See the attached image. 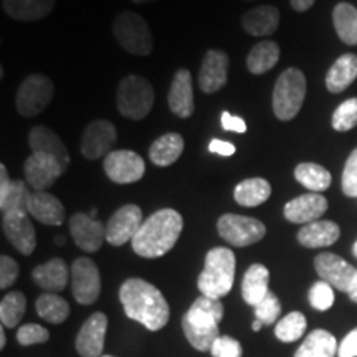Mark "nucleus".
Masks as SVG:
<instances>
[{
  "instance_id": "obj_55",
  "label": "nucleus",
  "mask_w": 357,
  "mask_h": 357,
  "mask_svg": "<svg viewBox=\"0 0 357 357\" xmlns=\"http://www.w3.org/2000/svg\"><path fill=\"white\" fill-rule=\"evenodd\" d=\"M132 3H151V2H155V0H131Z\"/></svg>"
},
{
  "instance_id": "obj_4",
  "label": "nucleus",
  "mask_w": 357,
  "mask_h": 357,
  "mask_svg": "<svg viewBox=\"0 0 357 357\" xmlns=\"http://www.w3.org/2000/svg\"><path fill=\"white\" fill-rule=\"evenodd\" d=\"M235 253L227 247H215L205 255L204 270L197 278V288L204 296L220 300L234 288Z\"/></svg>"
},
{
  "instance_id": "obj_34",
  "label": "nucleus",
  "mask_w": 357,
  "mask_h": 357,
  "mask_svg": "<svg viewBox=\"0 0 357 357\" xmlns=\"http://www.w3.org/2000/svg\"><path fill=\"white\" fill-rule=\"evenodd\" d=\"M294 178H296L303 187H306L307 190L316 192V194L328 190L333 182L331 172L326 167L314 162L298 164V166L294 167Z\"/></svg>"
},
{
  "instance_id": "obj_11",
  "label": "nucleus",
  "mask_w": 357,
  "mask_h": 357,
  "mask_svg": "<svg viewBox=\"0 0 357 357\" xmlns=\"http://www.w3.org/2000/svg\"><path fill=\"white\" fill-rule=\"evenodd\" d=\"M71 291L77 303L89 306L101 293V275L96 263L88 257H79L71 265Z\"/></svg>"
},
{
  "instance_id": "obj_51",
  "label": "nucleus",
  "mask_w": 357,
  "mask_h": 357,
  "mask_svg": "<svg viewBox=\"0 0 357 357\" xmlns=\"http://www.w3.org/2000/svg\"><path fill=\"white\" fill-rule=\"evenodd\" d=\"M314 2H316V0H289L293 10H296V12L310 10V8L314 6Z\"/></svg>"
},
{
  "instance_id": "obj_33",
  "label": "nucleus",
  "mask_w": 357,
  "mask_h": 357,
  "mask_svg": "<svg viewBox=\"0 0 357 357\" xmlns=\"http://www.w3.org/2000/svg\"><path fill=\"white\" fill-rule=\"evenodd\" d=\"M337 349V341L331 333L326 329H314L298 347L294 357H336Z\"/></svg>"
},
{
  "instance_id": "obj_24",
  "label": "nucleus",
  "mask_w": 357,
  "mask_h": 357,
  "mask_svg": "<svg viewBox=\"0 0 357 357\" xmlns=\"http://www.w3.org/2000/svg\"><path fill=\"white\" fill-rule=\"evenodd\" d=\"M29 213L45 225L58 227L65 222V205L48 192H32L29 200Z\"/></svg>"
},
{
  "instance_id": "obj_50",
  "label": "nucleus",
  "mask_w": 357,
  "mask_h": 357,
  "mask_svg": "<svg viewBox=\"0 0 357 357\" xmlns=\"http://www.w3.org/2000/svg\"><path fill=\"white\" fill-rule=\"evenodd\" d=\"M12 178L8 176L7 166L6 164H0V202L6 200V197L8 195V192L12 189Z\"/></svg>"
},
{
  "instance_id": "obj_38",
  "label": "nucleus",
  "mask_w": 357,
  "mask_h": 357,
  "mask_svg": "<svg viewBox=\"0 0 357 357\" xmlns=\"http://www.w3.org/2000/svg\"><path fill=\"white\" fill-rule=\"evenodd\" d=\"M307 328V321L305 314L300 311H291L283 316L275 326V336L281 342H294L298 341Z\"/></svg>"
},
{
  "instance_id": "obj_48",
  "label": "nucleus",
  "mask_w": 357,
  "mask_h": 357,
  "mask_svg": "<svg viewBox=\"0 0 357 357\" xmlns=\"http://www.w3.org/2000/svg\"><path fill=\"white\" fill-rule=\"evenodd\" d=\"M337 357H357V328L342 339L337 349Z\"/></svg>"
},
{
  "instance_id": "obj_8",
  "label": "nucleus",
  "mask_w": 357,
  "mask_h": 357,
  "mask_svg": "<svg viewBox=\"0 0 357 357\" xmlns=\"http://www.w3.org/2000/svg\"><path fill=\"white\" fill-rule=\"evenodd\" d=\"M53 95L55 86L50 78L42 73L29 75L17 89L15 108L24 118H35L50 106Z\"/></svg>"
},
{
  "instance_id": "obj_23",
  "label": "nucleus",
  "mask_w": 357,
  "mask_h": 357,
  "mask_svg": "<svg viewBox=\"0 0 357 357\" xmlns=\"http://www.w3.org/2000/svg\"><path fill=\"white\" fill-rule=\"evenodd\" d=\"M32 280L47 293H60L71 280V268L63 258H52L50 261L33 268Z\"/></svg>"
},
{
  "instance_id": "obj_40",
  "label": "nucleus",
  "mask_w": 357,
  "mask_h": 357,
  "mask_svg": "<svg viewBox=\"0 0 357 357\" xmlns=\"http://www.w3.org/2000/svg\"><path fill=\"white\" fill-rule=\"evenodd\" d=\"M357 126V98H349L337 106L333 114V128L339 132L351 131Z\"/></svg>"
},
{
  "instance_id": "obj_15",
  "label": "nucleus",
  "mask_w": 357,
  "mask_h": 357,
  "mask_svg": "<svg viewBox=\"0 0 357 357\" xmlns=\"http://www.w3.org/2000/svg\"><path fill=\"white\" fill-rule=\"evenodd\" d=\"M2 231L7 240L22 255H32L37 248V231L30 213L26 212H7L2 215Z\"/></svg>"
},
{
  "instance_id": "obj_5",
  "label": "nucleus",
  "mask_w": 357,
  "mask_h": 357,
  "mask_svg": "<svg viewBox=\"0 0 357 357\" xmlns=\"http://www.w3.org/2000/svg\"><path fill=\"white\" fill-rule=\"evenodd\" d=\"M155 93L149 79L139 75H128L118 84L116 108L119 114L132 121H142L153 111Z\"/></svg>"
},
{
  "instance_id": "obj_2",
  "label": "nucleus",
  "mask_w": 357,
  "mask_h": 357,
  "mask_svg": "<svg viewBox=\"0 0 357 357\" xmlns=\"http://www.w3.org/2000/svg\"><path fill=\"white\" fill-rule=\"evenodd\" d=\"M184 229V218L174 208H160L149 215L134 235L131 247L142 258H159L176 247Z\"/></svg>"
},
{
  "instance_id": "obj_37",
  "label": "nucleus",
  "mask_w": 357,
  "mask_h": 357,
  "mask_svg": "<svg viewBox=\"0 0 357 357\" xmlns=\"http://www.w3.org/2000/svg\"><path fill=\"white\" fill-rule=\"evenodd\" d=\"M26 310L25 294L20 291H10L2 298L0 303V321L3 328H17L24 318Z\"/></svg>"
},
{
  "instance_id": "obj_20",
  "label": "nucleus",
  "mask_w": 357,
  "mask_h": 357,
  "mask_svg": "<svg viewBox=\"0 0 357 357\" xmlns=\"http://www.w3.org/2000/svg\"><path fill=\"white\" fill-rule=\"evenodd\" d=\"M328 199L323 194L311 192V194H303L284 204L283 215L288 222L307 225V223L319 220L328 212Z\"/></svg>"
},
{
  "instance_id": "obj_35",
  "label": "nucleus",
  "mask_w": 357,
  "mask_h": 357,
  "mask_svg": "<svg viewBox=\"0 0 357 357\" xmlns=\"http://www.w3.org/2000/svg\"><path fill=\"white\" fill-rule=\"evenodd\" d=\"M333 24L337 37L346 45H357V8L341 2L333 10Z\"/></svg>"
},
{
  "instance_id": "obj_18",
  "label": "nucleus",
  "mask_w": 357,
  "mask_h": 357,
  "mask_svg": "<svg viewBox=\"0 0 357 357\" xmlns=\"http://www.w3.org/2000/svg\"><path fill=\"white\" fill-rule=\"evenodd\" d=\"M230 58L223 50H208L205 53L199 71V88L207 95L220 91L229 82Z\"/></svg>"
},
{
  "instance_id": "obj_36",
  "label": "nucleus",
  "mask_w": 357,
  "mask_h": 357,
  "mask_svg": "<svg viewBox=\"0 0 357 357\" xmlns=\"http://www.w3.org/2000/svg\"><path fill=\"white\" fill-rule=\"evenodd\" d=\"M35 310L40 318L52 324H61L68 319L70 305L56 293H43L37 298Z\"/></svg>"
},
{
  "instance_id": "obj_25",
  "label": "nucleus",
  "mask_w": 357,
  "mask_h": 357,
  "mask_svg": "<svg viewBox=\"0 0 357 357\" xmlns=\"http://www.w3.org/2000/svg\"><path fill=\"white\" fill-rule=\"evenodd\" d=\"M242 29L252 37L273 35L280 26V10L275 6H260L242 15Z\"/></svg>"
},
{
  "instance_id": "obj_59",
  "label": "nucleus",
  "mask_w": 357,
  "mask_h": 357,
  "mask_svg": "<svg viewBox=\"0 0 357 357\" xmlns=\"http://www.w3.org/2000/svg\"><path fill=\"white\" fill-rule=\"evenodd\" d=\"M245 2H252V0H245Z\"/></svg>"
},
{
  "instance_id": "obj_26",
  "label": "nucleus",
  "mask_w": 357,
  "mask_h": 357,
  "mask_svg": "<svg viewBox=\"0 0 357 357\" xmlns=\"http://www.w3.org/2000/svg\"><path fill=\"white\" fill-rule=\"evenodd\" d=\"M339 236H341V229L336 222L316 220L303 225L296 238L300 245L306 248H324L336 243Z\"/></svg>"
},
{
  "instance_id": "obj_45",
  "label": "nucleus",
  "mask_w": 357,
  "mask_h": 357,
  "mask_svg": "<svg viewBox=\"0 0 357 357\" xmlns=\"http://www.w3.org/2000/svg\"><path fill=\"white\" fill-rule=\"evenodd\" d=\"M211 352L213 357H242L243 347L235 337L218 336L213 342Z\"/></svg>"
},
{
  "instance_id": "obj_21",
  "label": "nucleus",
  "mask_w": 357,
  "mask_h": 357,
  "mask_svg": "<svg viewBox=\"0 0 357 357\" xmlns=\"http://www.w3.org/2000/svg\"><path fill=\"white\" fill-rule=\"evenodd\" d=\"M167 105L172 114L181 119H187L194 113V86H192V75L187 68L177 70L174 75L167 95Z\"/></svg>"
},
{
  "instance_id": "obj_12",
  "label": "nucleus",
  "mask_w": 357,
  "mask_h": 357,
  "mask_svg": "<svg viewBox=\"0 0 357 357\" xmlns=\"http://www.w3.org/2000/svg\"><path fill=\"white\" fill-rule=\"evenodd\" d=\"M65 171L63 164L48 154L32 153L24 164L25 182L33 192H47Z\"/></svg>"
},
{
  "instance_id": "obj_31",
  "label": "nucleus",
  "mask_w": 357,
  "mask_h": 357,
  "mask_svg": "<svg viewBox=\"0 0 357 357\" xmlns=\"http://www.w3.org/2000/svg\"><path fill=\"white\" fill-rule=\"evenodd\" d=\"M271 195V185L263 177H250L238 182L234 189L235 202L242 207H258Z\"/></svg>"
},
{
  "instance_id": "obj_16",
  "label": "nucleus",
  "mask_w": 357,
  "mask_h": 357,
  "mask_svg": "<svg viewBox=\"0 0 357 357\" xmlns=\"http://www.w3.org/2000/svg\"><path fill=\"white\" fill-rule=\"evenodd\" d=\"M314 268L319 278L329 283L334 289L349 293L352 280L356 276V268L344 258L331 252H323L314 258Z\"/></svg>"
},
{
  "instance_id": "obj_30",
  "label": "nucleus",
  "mask_w": 357,
  "mask_h": 357,
  "mask_svg": "<svg viewBox=\"0 0 357 357\" xmlns=\"http://www.w3.org/2000/svg\"><path fill=\"white\" fill-rule=\"evenodd\" d=\"M357 78V55L344 53L334 61L326 75V88L337 95L351 86Z\"/></svg>"
},
{
  "instance_id": "obj_47",
  "label": "nucleus",
  "mask_w": 357,
  "mask_h": 357,
  "mask_svg": "<svg viewBox=\"0 0 357 357\" xmlns=\"http://www.w3.org/2000/svg\"><path fill=\"white\" fill-rule=\"evenodd\" d=\"M220 123L225 131L238 132V134L247 132V123H245V119L240 118V116L230 114L229 111H223L220 116Z\"/></svg>"
},
{
  "instance_id": "obj_32",
  "label": "nucleus",
  "mask_w": 357,
  "mask_h": 357,
  "mask_svg": "<svg viewBox=\"0 0 357 357\" xmlns=\"http://www.w3.org/2000/svg\"><path fill=\"white\" fill-rule=\"evenodd\" d=\"M281 55L280 45L273 40H263L253 45L247 56V68L252 75H265L278 63Z\"/></svg>"
},
{
  "instance_id": "obj_44",
  "label": "nucleus",
  "mask_w": 357,
  "mask_h": 357,
  "mask_svg": "<svg viewBox=\"0 0 357 357\" xmlns=\"http://www.w3.org/2000/svg\"><path fill=\"white\" fill-rule=\"evenodd\" d=\"M341 187L346 197H357V147L346 160Z\"/></svg>"
},
{
  "instance_id": "obj_58",
  "label": "nucleus",
  "mask_w": 357,
  "mask_h": 357,
  "mask_svg": "<svg viewBox=\"0 0 357 357\" xmlns=\"http://www.w3.org/2000/svg\"><path fill=\"white\" fill-rule=\"evenodd\" d=\"M101 357H113V356H101Z\"/></svg>"
},
{
  "instance_id": "obj_14",
  "label": "nucleus",
  "mask_w": 357,
  "mask_h": 357,
  "mask_svg": "<svg viewBox=\"0 0 357 357\" xmlns=\"http://www.w3.org/2000/svg\"><path fill=\"white\" fill-rule=\"evenodd\" d=\"M144 223L142 211L139 205L126 204L119 207L106 223V242L113 247H121V245L132 242L134 235Z\"/></svg>"
},
{
  "instance_id": "obj_54",
  "label": "nucleus",
  "mask_w": 357,
  "mask_h": 357,
  "mask_svg": "<svg viewBox=\"0 0 357 357\" xmlns=\"http://www.w3.org/2000/svg\"><path fill=\"white\" fill-rule=\"evenodd\" d=\"M263 326H265V324H263V323H261V321H258V319H255V321H253L252 328H253V331H255V333H258V331H260V329L263 328Z\"/></svg>"
},
{
  "instance_id": "obj_27",
  "label": "nucleus",
  "mask_w": 357,
  "mask_h": 357,
  "mask_svg": "<svg viewBox=\"0 0 357 357\" xmlns=\"http://www.w3.org/2000/svg\"><path fill=\"white\" fill-rule=\"evenodd\" d=\"M55 0H2V8L17 22H37L48 17Z\"/></svg>"
},
{
  "instance_id": "obj_9",
  "label": "nucleus",
  "mask_w": 357,
  "mask_h": 357,
  "mask_svg": "<svg viewBox=\"0 0 357 357\" xmlns=\"http://www.w3.org/2000/svg\"><path fill=\"white\" fill-rule=\"evenodd\" d=\"M217 230L227 243L236 248L255 245L266 235V227L261 220L238 213H223L217 220Z\"/></svg>"
},
{
  "instance_id": "obj_42",
  "label": "nucleus",
  "mask_w": 357,
  "mask_h": 357,
  "mask_svg": "<svg viewBox=\"0 0 357 357\" xmlns=\"http://www.w3.org/2000/svg\"><path fill=\"white\" fill-rule=\"evenodd\" d=\"M310 303L316 311H328L334 305V288L319 280L310 289Z\"/></svg>"
},
{
  "instance_id": "obj_7",
  "label": "nucleus",
  "mask_w": 357,
  "mask_h": 357,
  "mask_svg": "<svg viewBox=\"0 0 357 357\" xmlns=\"http://www.w3.org/2000/svg\"><path fill=\"white\" fill-rule=\"evenodd\" d=\"M113 35L119 47L131 55L147 56L153 53V32L139 13L131 10L119 12L113 22Z\"/></svg>"
},
{
  "instance_id": "obj_10",
  "label": "nucleus",
  "mask_w": 357,
  "mask_h": 357,
  "mask_svg": "<svg viewBox=\"0 0 357 357\" xmlns=\"http://www.w3.org/2000/svg\"><path fill=\"white\" fill-rule=\"evenodd\" d=\"M106 177L119 185L134 184L141 181L146 174L144 159L131 149H116L102 160Z\"/></svg>"
},
{
  "instance_id": "obj_3",
  "label": "nucleus",
  "mask_w": 357,
  "mask_h": 357,
  "mask_svg": "<svg viewBox=\"0 0 357 357\" xmlns=\"http://www.w3.org/2000/svg\"><path fill=\"white\" fill-rule=\"evenodd\" d=\"M223 305L220 300L208 296H199L182 318V329L187 341L200 352L211 351L218 334V326L223 318Z\"/></svg>"
},
{
  "instance_id": "obj_1",
  "label": "nucleus",
  "mask_w": 357,
  "mask_h": 357,
  "mask_svg": "<svg viewBox=\"0 0 357 357\" xmlns=\"http://www.w3.org/2000/svg\"><path fill=\"white\" fill-rule=\"evenodd\" d=\"M119 301L129 319L149 331H160L169 323L171 310L160 289L142 278H129L119 288Z\"/></svg>"
},
{
  "instance_id": "obj_52",
  "label": "nucleus",
  "mask_w": 357,
  "mask_h": 357,
  "mask_svg": "<svg viewBox=\"0 0 357 357\" xmlns=\"http://www.w3.org/2000/svg\"><path fill=\"white\" fill-rule=\"evenodd\" d=\"M349 298H351V301H354V303H357V268H356V276H354V280H352V284H351V288H349Z\"/></svg>"
},
{
  "instance_id": "obj_13",
  "label": "nucleus",
  "mask_w": 357,
  "mask_h": 357,
  "mask_svg": "<svg viewBox=\"0 0 357 357\" xmlns=\"http://www.w3.org/2000/svg\"><path fill=\"white\" fill-rule=\"evenodd\" d=\"M116 141H118V131L114 124L108 119H95L84 128L79 151L88 160H98L111 153Z\"/></svg>"
},
{
  "instance_id": "obj_49",
  "label": "nucleus",
  "mask_w": 357,
  "mask_h": 357,
  "mask_svg": "<svg viewBox=\"0 0 357 357\" xmlns=\"http://www.w3.org/2000/svg\"><path fill=\"white\" fill-rule=\"evenodd\" d=\"M208 151L213 154L218 155H225V158H230V155L235 154L236 147L231 144L229 141H223V139H212L211 144H208Z\"/></svg>"
},
{
  "instance_id": "obj_17",
  "label": "nucleus",
  "mask_w": 357,
  "mask_h": 357,
  "mask_svg": "<svg viewBox=\"0 0 357 357\" xmlns=\"http://www.w3.org/2000/svg\"><path fill=\"white\" fill-rule=\"evenodd\" d=\"M70 234L75 243L86 253H95L106 240V225L91 217L89 213L77 212L68 220Z\"/></svg>"
},
{
  "instance_id": "obj_22",
  "label": "nucleus",
  "mask_w": 357,
  "mask_h": 357,
  "mask_svg": "<svg viewBox=\"0 0 357 357\" xmlns=\"http://www.w3.org/2000/svg\"><path fill=\"white\" fill-rule=\"evenodd\" d=\"M29 146L32 149V153L53 155L66 169L70 167L71 159L68 147L65 146L63 139L52 128L43 126V124L32 128V131L29 132Z\"/></svg>"
},
{
  "instance_id": "obj_28",
  "label": "nucleus",
  "mask_w": 357,
  "mask_h": 357,
  "mask_svg": "<svg viewBox=\"0 0 357 357\" xmlns=\"http://www.w3.org/2000/svg\"><path fill=\"white\" fill-rule=\"evenodd\" d=\"M268 284H270V270L261 263L250 265L242 280L243 301L255 307L270 293Z\"/></svg>"
},
{
  "instance_id": "obj_6",
  "label": "nucleus",
  "mask_w": 357,
  "mask_h": 357,
  "mask_svg": "<svg viewBox=\"0 0 357 357\" xmlns=\"http://www.w3.org/2000/svg\"><path fill=\"white\" fill-rule=\"evenodd\" d=\"M306 77L301 70L288 68L280 75L273 88V113L280 121H291L300 113L306 98Z\"/></svg>"
},
{
  "instance_id": "obj_57",
  "label": "nucleus",
  "mask_w": 357,
  "mask_h": 357,
  "mask_svg": "<svg viewBox=\"0 0 357 357\" xmlns=\"http://www.w3.org/2000/svg\"><path fill=\"white\" fill-rule=\"evenodd\" d=\"M352 253H354V257L357 258V240H356V243L352 245Z\"/></svg>"
},
{
  "instance_id": "obj_56",
  "label": "nucleus",
  "mask_w": 357,
  "mask_h": 357,
  "mask_svg": "<svg viewBox=\"0 0 357 357\" xmlns=\"http://www.w3.org/2000/svg\"><path fill=\"white\" fill-rule=\"evenodd\" d=\"M55 243H56V245H63V243H65V238H63V236H56Z\"/></svg>"
},
{
  "instance_id": "obj_43",
  "label": "nucleus",
  "mask_w": 357,
  "mask_h": 357,
  "mask_svg": "<svg viewBox=\"0 0 357 357\" xmlns=\"http://www.w3.org/2000/svg\"><path fill=\"white\" fill-rule=\"evenodd\" d=\"M48 339H50V333L40 324L29 323L17 329V341H19L20 346L42 344V342H47Z\"/></svg>"
},
{
  "instance_id": "obj_53",
  "label": "nucleus",
  "mask_w": 357,
  "mask_h": 357,
  "mask_svg": "<svg viewBox=\"0 0 357 357\" xmlns=\"http://www.w3.org/2000/svg\"><path fill=\"white\" fill-rule=\"evenodd\" d=\"M6 342H7L6 329H3V326H2V329H0V349H3V347H6Z\"/></svg>"
},
{
  "instance_id": "obj_39",
  "label": "nucleus",
  "mask_w": 357,
  "mask_h": 357,
  "mask_svg": "<svg viewBox=\"0 0 357 357\" xmlns=\"http://www.w3.org/2000/svg\"><path fill=\"white\" fill-rule=\"evenodd\" d=\"M32 192L29 189V184L25 181H17L12 182V189L8 192L6 200L0 202V211L2 213L7 212H26L29 213V200Z\"/></svg>"
},
{
  "instance_id": "obj_19",
  "label": "nucleus",
  "mask_w": 357,
  "mask_h": 357,
  "mask_svg": "<svg viewBox=\"0 0 357 357\" xmlns=\"http://www.w3.org/2000/svg\"><path fill=\"white\" fill-rule=\"evenodd\" d=\"M106 329H108V316L105 312H93L84 321L77 336L78 354L82 357H101L105 351Z\"/></svg>"
},
{
  "instance_id": "obj_41",
  "label": "nucleus",
  "mask_w": 357,
  "mask_h": 357,
  "mask_svg": "<svg viewBox=\"0 0 357 357\" xmlns=\"http://www.w3.org/2000/svg\"><path fill=\"white\" fill-rule=\"evenodd\" d=\"M281 314V303L275 293H268L255 306V319L261 321L265 326H271L278 321Z\"/></svg>"
},
{
  "instance_id": "obj_46",
  "label": "nucleus",
  "mask_w": 357,
  "mask_h": 357,
  "mask_svg": "<svg viewBox=\"0 0 357 357\" xmlns=\"http://www.w3.org/2000/svg\"><path fill=\"white\" fill-rule=\"evenodd\" d=\"M20 268L19 263L13 260L12 257L2 255L0 257V288L7 289L15 283L19 278Z\"/></svg>"
},
{
  "instance_id": "obj_29",
  "label": "nucleus",
  "mask_w": 357,
  "mask_h": 357,
  "mask_svg": "<svg viewBox=\"0 0 357 357\" xmlns=\"http://www.w3.org/2000/svg\"><path fill=\"white\" fill-rule=\"evenodd\" d=\"M184 137L178 132H167L158 137L149 147V159L154 166L169 167L177 162L182 153H184Z\"/></svg>"
}]
</instances>
